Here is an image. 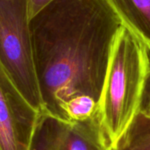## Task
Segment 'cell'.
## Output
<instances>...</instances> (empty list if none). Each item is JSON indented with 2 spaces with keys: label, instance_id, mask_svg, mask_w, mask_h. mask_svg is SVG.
Masks as SVG:
<instances>
[{
  "label": "cell",
  "instance_id": "6da1fadb",
  "mask_svg": "<svg viewBox=\"0 0 150 150\" xmlns=\"http://www.w3.org/2000/svg\"><path fill=\"white\" fill-rule=\"evenodd\" d=\"M43 112L62 120L78 97L100 106L114 43L122 26L106 0H54L30 21Z\"/></svg>",
  "mask_w": 150,
  "mask_h": 150
},
{
  "label": "cell",
  "instance_id": "7a4b0ae2",
  "mask_svg": "<svg viewBox=\"0 0 150 150\" xmlns=\"http://www.w3.org/2000/svg\"><path fill=\"white\" fill-rule=\"evenodd\" d=\"M149 84V50L122 25L114 43L99 106L100 123L110 146L143 109Z\"/></svg>",
  "mask_w": 150,
  "mask_h": 150
},
{
  "label": "cell",
  "instance_id": "3957f363",
  "mask_svg": "<svg viewBox=\"0 0 150 150\" xmlns=\"http://www.w3.org/2000/svg\"><path fill=\"white\" fill-rule=\"evenodd\" d=\"M0 64L25 98L42 112L27 0H0Z\"/></svg>",
  "mask_w": 150,
  "mask_h": 150
},
{
  "label": "cell",
  "instance_id": "277c9868",
  "mask_svg": "<svg viewBox=\"0 0 150 150\" xmlns=\"http://www.w3.org/2000/svg\"><path fill=\"white\" fill-rule=\"evenodd\" d=\"M100 119L69 122L41 112L31 150H108Z\"/></svg>",
  "mask_w": 150,
  "mask_h": 150
},
{
  "label": "cell",
  "instance_id": "5b68a950",
  "mask_svg": "<svg viewBox=\"0 0 150 150\" xmlns=\"http://www.w3.org/2000/svg\"><path fill=\"white\" fill-rule=\"evenodd\" d=\"M40 113L0 64V150H31Z\"/></svg>",
  "mask_w": 150,
  "mask_h": 150
},
{
  "label": "cell",
  "instance_id": "8992f818",
  "mask_svg": "<svg viewBox=\"0 0 150 150\" xmlns=\"http://www.w3.org/2000/svg\"><path fill=\"white\" fill-rule=\"evenodd\" d=\"M124 27L150 52V0H106Z\"/></svg>",
  "mask_w": 150,
  "mask_h": 150
},
{
  "label": "cell",
  "instance_id": "52a82bcc",
  "mask_svg": "<svg viewBox=\"0 0 150 150\" xmlns=\"http://www.w3.org/2000/svg\"><path fill=\"white\" fill-rule=\"evenodd\" d=\"M108 150H150V112L140 111Z\"/></svg>",
  "mask_w": 150,
  "mask_h": 150
},
{
  "label": "cell",
  "instance_id": "ba28073f",
  "mask_svg": "<svg viewBox=\"0 0 150 150\" xmlns=\"http://www.w3.org/2000/svg\"><path fill=\"white\" fill-rule=\"evenodd\" d=\"M53 1L54 0H27V11H28L29 21Z\"/></svg>",
  "mask_w": 150,
  "mask_h": 150
},
{
  "label": "cell",
  "instance_id": "9c48e42d",
  "mask_svg": "<svg viewBox=\"0 0 150 150\" xmlns=\"http://www.w3.org/2000/svg\"><path fill=\"white\" fill-rule=\"evenodd\" d=\"M145 110H146V111H148L149 112H150V106H149V109H145Z\"/></svg>",
  "mask_w": 150,
  "mask_h": 150
}]
</instances>
